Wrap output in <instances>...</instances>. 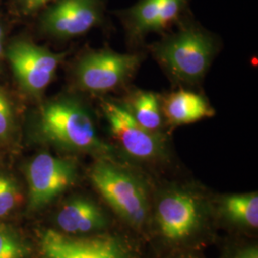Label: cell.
<instances>
[{
    "instance_id": "4fadbf2b",
    "label": "cell",
    "mask_w": 258,
    "mask_h": 258,
    "mask_svg": "<svg viewBox=\"0 0 258 258\" xmlns=\"http://www.w3.org/2000/svg\"><path fill=\"white\" fill-rule=\"evenodd\" d=\"M123 106L144 128L155 133L162 128L164 116L155 94L138 91L131 95Z\"/></svg>"
},
{
    "instance_id": "44dd1931",
    "label": "cell",
    "mask_w": 258,
    "mask_h": 258,
    "mask_svg": "<svg viewBox=\"0 0 258 258\" xmlns=\"http://www.w3.org/2000/svg\"><path fill=\"white\" fill-rule=\"evenodd\" d=\"M4 55V38H0V60Z\"/></svg>"
},
{
    "instance_id": "2e32d148",
    "label": "cell",
    "mask_w": 258,
    "mask_h": 258,
    "mask_svg": "<svg viewBox=\"0 0 258 258\" xmlns=\"http://www.w3.org/2000/svg\"><path fill=\"white\" fill-rule=\"evenodd\" d=\"M21 201L17 182L8 175L0 174V217L8 215Z\"/></svg>"
},
{
    "instance_id": "e0dca14e",
    "label": "cell",
    "mask_w": 258,
    "mask_h": 258,
    "mask_svg": "<svg viewBox=\"0 0 258 258\" xmlns=\"http://www.w3.org/2000/svg\"><path fill=\"white\" fill-rule=\"evenodd\" d=\"M15 114L5 91L0 87V145L7 144L15 132Z\"/></svg>"
},
{
    "instance_id": "ba28073f",
    "label": "cell",
    "mask_w": 258,
    "mask_h": 258,
    "mask_svg": "<svg viewBox=\"0 0 258 258\" xmlns=\"http://www.w3.org/2000/svg\"><path fill=\"white\" fill-rule=\"evenodd\" d=\"M40 250L43 258H131L124 244L116 237L76 238L54 230L42 233Z\"/></svg>"
},
{
    "instance_id": "9c48e42d",
    "label": "cell",
    "mask_w": 258,
    "mask_h": 258,
    "mask_svg": "<svg viewBox=\"0 0 258 258\" xmlns=\"http://www.w3.org/2000/svg\"><path fill=\"white\" fill-rule=\"evenodd\" d=\"M102 0H58L47 10L42 27L58 38H71L87 33L102 19Z\"/></svg>"
},
{
    "instance_id": "d6986e66",
    "label": "cell",
    "mask_w": 258,
    "mask_h": 258,
    "mask_svg": "<svg viewBox=\"0 0 258 258\" xmlns=\"http://www.w3.org/2000/svg\"><path fill=\"white\" fill-rule=\"evenodd\" d=\"M52 0H19L21 8L25 14H33Z\"/></svg>"
},
{
    "instance_id": "7c38bea8",
    "label": "cell",
    "mask_w": 258,
    "mask_h": 258,
    "mask_svg": "<svg viewBox=\"0 0 258 258\" xmlns=\"http://www.w3.org/2000/svg\"><path fill=\"white\" fill-rule=\"evenodd\" d=\"M162 112L166 121L173 126L196 122L211 118L215 114L214 109L201 95L186 90L168 95Z\"/></svg>"
},
{
    "instance_id": "ac0fdd59",
    "label": "cell",
    "mask_w": 258,
    "mask_h": 258,
    "mask_svg": "<svg viewBox=\"0 0 258 258\" xmlns=\"http://www.w3.org/2000/svg\"><path fill=\"white\" fill-rule=\"evenodd\" d=\"M28 249L13 232L0 228V258H26Z\"/></svg>"
},
{
    "instance_id": "9a60e30c",
    "label": "cell",
    "mask_w": 258,
    "mask_h": 258,
    "mask_svg": "<svg viewBox=\"0 0 258 258\" xmlns=\"http://www.w3.org/2000/svg\"><path fill=\"white\" fill-rule=\"evenodd\" d=\"M223 208L230 220L240 225L257 228V194H232L223 199Z\"/></svg>"
},
{
    "instance_id": "52a82bcc",
    "label": "cell",
    "mask_w": 258,
    "mask_h": 258,
    "mask_svg": "<svg viewBox=\"0 0 258 258\" xmlns=\"http://www.w3.org/2000/svg\"><path fill=\"white\" fill-rule=\"evenodd\" d=\"M102 113L113 137L131 157L153 161L165 154V142L160 133L140 125L126 108L117 102L102 101Z\"/></svg>"
},
{
    "instance_id": "8992f818",
    "label": "cell",
    "mask_w": 258,
    "mask_h": 258,
    "mask_svg": "<svg viewBox=\"0 0 258 258\" xmlns=\"http://www.w3.org/2000/svg\"><path fill=\"white\" fill-rule=\"evenodd\" d=\"M29 206L41 209L74 184L77 166L68 159L49 153H39L28 164L26 169Z\"/></svg>"
},
{
    "instance_id": "3957f363",
    "label": "cell",
    "mask_w": 258,
    "mask_h": 258,
    "mask_svg": "<svg viewBox=\"0 0 258 258\" xmlns=\"http://www.w3.org/2000/svg\"><path fill=\"white\" fill-rule=\"evenodd\" d=\"M90 178L103 199L125 221L137 227L146 221L147 196L135 176L102 158L92 166Z\"/></svg>"
},
{
    "instance_id": "ffe728a7",
    "label": "cell",
    "mask_w": 258,
    "mask_h": 258,
    "mask_svg": "<svg viewBox=\"0 0 258 258\" xmlns=\"http://www.w3.org/2000/svg\"><path fill=\"white\" fill-rule=\"evenodd\" d=\"M235 258H258V250L256 247H250L240 251Z\"/></svg>"
},
{
    "instance_id": "8fae6325",
    "label": "cell",
    "mask_w": 258,
    "mask_h": 258,
    "mask_svg": "<svg viewBox=\"0 0 258 258\" xmlns=\"http://www.w3.org/2000/svg\"><path fill=\"white\" fill-rule=\"evenodd\" d=\"M56 223L65 233L80 234L102 230L106 219L101 209L91 200L75 198L58 212Z\"/></svg>"
},
{
    "instance_id": "277c9868",
    "label": "cell",
    "mask_w": 258,
    "mask_h": 258,
    "mask_svg": "<svg viewBox=\"0 0 258 258\" xmlns=\"http://www.w3.org/2000/svg\"><path fill=\"white\" fill-rule=\"evenodd\" d=\"M138 55L120 54L111 50L90 52L76 67V81L81 89L91 93H106L122 85L137 70Z\"/></svg>"
},
{
    "instance_id": "6da1fadb",
    "label": "cell",
    "mask_w": 258,
    "mask_h": 258,
    "mask_svg": "<svg viewBox=\"0 0 258 258\" xmlns=\"http://www.w3.org/2000/svg\"><path fill=\"white\" fill-rule=\"evenodd\" d=\"M37 129L45 141L67 150L102 156L111 152L110 147L99 137L89 110L72 98L44 104L38 113Z\"/></svg>"
},
{
    "instance_id": "7a4b0ae2",
    "label": "cell",
    "mask_w": 258,
    "mask_h": 258,
    "mask_svg": "<svg viewBox=\"0 0 258 258\" xmlns=\"http://www.w3.org/2000/svg\"><path fill=\"white\" fill-rule=\"evenodd\" d=\"M154 55L180 82L201 81L212 64L215 45L212 37L195 27L184 28L154 47Z\"/></svg>"
},
{
    "instance_id": "30bf717a",
    "label": "cell",
    "mask_w": 258,
    "mask_h": 258,
    "mask_svg": "<svg viewBox=\"0 0 258 258\" xmlns=\"http://www.w3.org/2000/svg\"><path fill=\"white\" fill-rule=\"evenodd\" d=\"M157 219L166 239H184L195 230L199 221L196 201L184 191L169 192L159 202Z\"/></svg>"
},
{
    "instance_id": "5bb4252c",
    "label": "cell",
    "mask_w": 258,
    "mask_h": 258,
    "mask_svg": "<svg viewBox=\"0 0 258 258\" xmlns=\"http://www.w3.org/2000/svg\"><path fill=\"white\" fill-rule=\"evenodd\" d=\"M166 0H140L126 12V22L132 35L142 37L158 32V23Z\"/></svg>"
},
{
    "instance_id": "5b68a950",
    "label": "cell",
    "mask_w": 258,
    "mask_h": 258,
    "mask_svg": "<svg viewBox=\"0 0 258 258\" xmlns=\"http://www.w3.org/2000/svg\"><path fill=\"white\" fill-rule=\"evenodd\" d=\"M6 55L20 87L35 97H39L52 83L65 56L27 40L13 42Z\"/></svg>"
},
{
    "instance_id": "7402d4cb",
    "label": "cell",
    "mask_w": 258,
    "mask_h": 258,
    "mask_svg": "<svg viewBox=\"0 0 258 258\" xmlns=\"http://www.w3.org/2000/svg\"><path fill=\"white\" fill-rule=\"evenodd\" d=\"M0 38H4V31L1 24H0Z\"/></svg>"
}]
</instances>
